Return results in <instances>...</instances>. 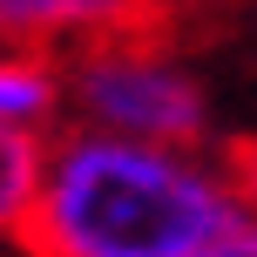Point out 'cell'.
<instances>
[{
  "mask_svg": "<svg viewBox=\"0 0 257 257\" xmlns=\"http://www.w3.org/2000/svg\"><path fill=\"white\" fill-rule=\"evenodd\" d=\"M250 217L237 176L190 142L81 128L48 149L27 237L41 257H190Z\"/></svg>",
  "mask_w": 257,
  "mask_h": 257,
  "instance_id": "6da1fadb",
  "label": "cell"
},
{
  "mask_svg": "<svg viewBox=\"0 0 257 257\" xmlns=\"http://www.w3.org/2000/svg\"><path fill=\"white\" fill-rule=\"evenodd\" d=\"M61 81L75 95L81 128H115L142 142H196L210 122L196 75L136 41H95Z\"/></svg>",
  "mask_w": 257,
  "mask_h": 257,
  "instance_id": "7a4b0ae2",
  "label": "cell"
},
{
  "mask_svg": "<svg viewBox=\"0 0 257 257\" xmlns=\"http://www.w3.org/2000/svg\"><path fill=\"white\" fill-rule=\"evenodd\" d=\"M128 0H0V41H41V34H102L122 21Z\"/></svg>",
  "mask_w": 257,
  "mask_h": 257,
  "instance_id": "3957f363",
  "label": "cell"
},
{
  "mask_svg": "<svg viewBox=\"0 0 257 257\" xmlns=\"http://www.w3.org/2000/svg\"><path fill=\"white\" fill-rule=\"evenodd\" d=\"M61 68L41 61V54L14 48V41H0V122L14 128H41L54 115V102H61Z\"/></svg>",
  "mask_w": 257,
  "mask_h": 257,
  "instance_id": "277c9868",
  "label": "cell"
},
{
  "mask_svg": "<svg viewBox=\"0 0 257 257\" xmlns=\"http://www.w3.org/2000/svg\"><path fill=\"white\" fill-rule=\"evenodd\" d=\"M41 169H48V142H41V128L0 122V237L27 230L34 196H41Z\"/></svg>",
  "mask_w": 257,
  "mask_h": 257,
  "instance_id": "5b68a950",
  "label": "cell"
},
{
  "mask_svg": "<svg viewBox=\"0 0 257 257\" xmlns=\"http://www.w3.org/2000/svg\"><path fill=\"white\" fill-rule=\"evenodd\" d=\"M190 257H257V210H250L244 223H230L223 237H210L203 250H190Z\"/></svg>",
  "mask_w": 257,
  "mask_h": 257,
  "instance_id": "8992f818",
  "label": "cell"
},
{
  "mask_svg": "<svg viewBox=\"0 0 257 257\" xmlns=\"http://www.w3.org/2000/svg\"><path fill=\"white\" fill-rule=\"evenodd\" d=\"M237 190H244V196H250V210H257V142L237 156Z\"/></svg>",
  "mask_w": 257,
  "mask_h": 257,
  "instance_id": "52a82bcc",
  "label": "cell"
}]
</instances>
